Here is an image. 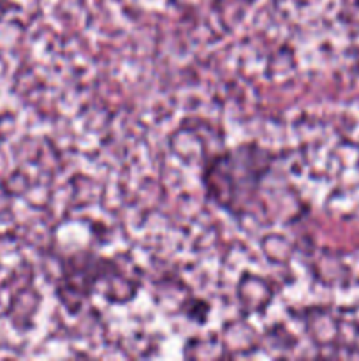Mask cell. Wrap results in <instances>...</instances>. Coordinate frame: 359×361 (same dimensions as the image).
I'll list each match as a JSON object with an SVG mask.
<instances>
[{"instance_id": "cell-1", "label": "cell", "mask_w": 359, "mask_h": 361, "mask_svg": "<svg viewBox=\"0 0 359 361\" xmlns=\"http://www.w3.org/2000/svg\"><path fill=\"white\" fill-rule=\"evenodd\" d=\"M0 143H2V134H0Z\"/></svg>"}]
</instances>
